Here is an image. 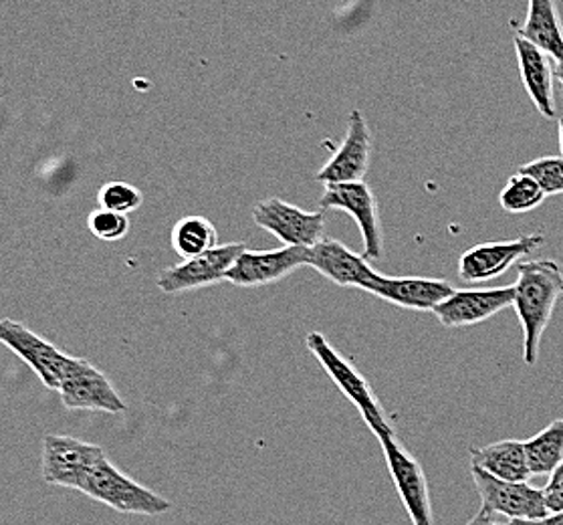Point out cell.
Returning <instances> with one entry per match:
<instances>
[{
  "mask_svg": "<svg viewBox=\"0 0 563 525\" xmlns=\"http://www.w3.org/2000/svg\"><path fill=\"white\" fill-rule=\"evenodd\" d=\"M563 295V267L558 261L539 259L517 267L514 307L523 330V360L538 364L539 346L553 309Z\"/></svg>",
  "mask_w": 563,
  "mask_h": 525,
  "instance_id": "cell-1",
  "label": "cell"
},
{
  "mask_svg": "<svg viewBox=\"0 0 563 525\" xmlns=\"http://www.w3.org/2000/svg\"><path fill=\"white\" fill-rule=\"evenodd\" d=\"M306 343L307 350L318 358L319 364L330 374L343 396L357 408V413L364 418L367 428L374 433V437L378 440L396 437L386 411L382 408L367 380L347 360H343L319 331L307 333Z\"/></svg>",
  "mask_w": 563,
  "mask_h": 525,
  "instance_id": "cell-2",
  "label": "cell"
},
{
  "mask_svg": "<svg viewBox=\"0 0 563 525\" xmlns=\"http://www.w3.org/2000/svg\"><path fill=\"white\" fill-rule=\"evenodd\" d=\"M81 493L118 513L159 515L172 510L170 501L159 497L152 489L140 485L132 477L122 473L111 464L108 457L89 473Z\"/></svg>",
  "mask_w": 563,
  "mask_h": 525,
  "instance_id": "cell-3",
  "label": "cell"
},
{
  "mask_svg": "<svg viewBox=\"0 0 563 525\" xmlns=\"http://www.w3.org/2000/svg\"><path fill=\"white\" fill-rule=\"evenodd\" d=\"M0 343L29 364L49 391L59 392L63 380L79 364V358L63 354L55 343L14 319H0Z\"/></svg>",
  "mask_w": 563,
  "mask_h": 525,
  "instance_id": "cell-4",
  "label": "cell"
},
{
  "mask_svg": "<svg viewBox=\"0 0 563 525\" xmlns=\"http://www.w3.org/2000/svg\"><path fill=\"white\" fill-rule=\"evenodd\" d=\"M106 459L98 445L75 439L69 435H47L43 439L41 469L45 483L55 488L81 491L89 473Z\"/></svg>",
  "mask_w": 563,
  "mask_h": 525,
  "instance_id": "cell-5",
  "label": "cell"
},
{
  "mask_svg": "<svg viewBox=\"0 0 563 525\" xmlns=\"http://www.w3.org/2000/svg\"><path fill=\"white\" fill-rule=\"evenodd\" d=\"M471 475L481 495L483 512L526 522L543 519L550 515L543 489L531 488L527 481H503L478 467H471Z\"/></svg>",
  "mask_w": 563,
  "mask_h": 525,
  "instance_id": "cell-6",
  "label": "cell"
},
{
  "mask_svg": "<svg viewBox=\"0 0 563 525\" xmlns=\"http://www.w3.org/2000/svg\"><path fill=\"white\" fill-rule=\"evenodd\" d=\"M246 251L245 243L217 244L202 255L184 259L178 265H172L158 275L159 292L176 295L192 289H202L224 282L234 261Z\"/></svg>",
  "mask_w": 563,
  "mask_h": 525,
  "instance_id": "cell-7",
  "label": "cell"
},
{
  "mask_svg": "<svg viewBox=\"0 0 563 525\" xmlns=\"http://www.w3.org/2000/svg\"><path fill=\"white\" fill-rule=\"evenodd\" d=\"M319 205L350 215L362 232L364 256L367 261H380L384 255V237L378 200L366 183L325 184Z\"/></svg>",
  "mask_w": 563,
  "mask_h": 525,
  "instance_id": "cell-8",
  "label": "cell"
},
{
  "mask_svg": "<svg viewBox=\"0 0 563 525\" xmlns=\"http://www.w3.org/2000/svg\"><path fill=\"white\" fill-rule=\"evenodd\" d=\"M253 220L263 231L275 234L285 247L309 249L323 241L325 232L323 210L307 212L282 198H267L257 203V207L253 208Z\"/></svg>",
  "mask_w": 563,
  "mask_h": 525,
  "instance_id": "cell-9",
  "label": "cell"
},
{
  "mask_svg": "<svg viewBox=\"0 0 563 525\" xmlns=\"http://www.w3.org/2000/svg\"><path fill=\"white\" fill-rule=\"evenodd\" d=\"M380 445L394 485L405 503L412 525H434L429 483L420 463L412 457V452L406 451L405 445L396 437L380 440Z\"/></svg>",
  "mask_w": 563,
  "mask_h": 525,
  "instance_id": "cell-10",
  "label": "cell"
},
{
  "mask_svg": "<svg viewBox=\"0 0 563 525\" xmlns=\"http://www.w3.org/2000/svg\"><path fill=\"white\" fill-rule=\"evenodd\" d=\"M543 244V234H523L514 241L475 244L459 259V277L466 283L497 280L511 270L521 256L531 255Z\"/></svg>",
  "mask_w": 563,
  "mask_h": 525,
  "instance_id": "cell-11",
  "label": "cell"
},
{
  "mask_svg": "<svg viewBox=\"0 0 563 525\" xmlns=\"http://www.w3.org/2000/svg\"><path fill=\"white\" fill-rule=\"evenodd\" d=\"M307 267H313L325 280L340 287H355L367 294L382 275L367 263L366 256L355 255L354 251H350L335 239H323L309 247Z\"/></svg>",
  "mask_w": 563,
  "mask_h": 525,
  "instance_id": "cell-12",
  "label": "cell"
},
{
  "mask_svg": "<svg viewBox=\"0 0 563 525\" xmlns=\"http://www.w3.org/2000/svg\"><path fill=\"white\" fill-rule=\"evenodd\" d=\"M59 396L67 411H93L108 415L128 411L122 396L111 386L110 379L86 358H79L74 372L63 380Z\"/></svg>",
  "mask_w": 563,
  "mask_h": 525,
  "instance_id": "cell-13",
  "label": "cell"
},
{
  "mask_svg": "<svg viewBox=\"0 0 563 525\" xmlns=\"http://www.w3.org/2000/svg\"><path fill=\"white\" fill-rule=\"evenodd\" d=\"M307 267V247H282L263 253L243 251L224 282L236 287H261L282 282L294 271Z\"/></svg>",
  "mask_w": 563,
  "mask_h": 525,
  "instance_id": "cell-14",
  "label": "cell"
},
{
  "mask_svg": "<svg viewBox=\"0 0 563 525\" xmlns=\"http://www.w3.org/2000/svg\"><path fill=\"white\" fill-rule=\"evenodd\" d=\"M372 156V134L360 110L350 113L342 146L328 164L316 174L323 184L364 183Z\"/></svg>",
  "mask_w": 563,
  "mask_h": 525,
  "instance_id": "cell-15",
  "label": "cell"
},
{
  "mask_svg": "<svg viewBox=\"0 0 563 525\" xmlns=\"http://www.w3.org/2000/svg\"><path fill=\"white\" fill-rule=\"evenodd\" d=\"M515 285L495 289H461L432 309L444 328H468L514 307Z\"/></svg>",
  "mask_w": 563,
  "mask_h": 525,
  "instance_id": "cell-16",
  "label": "cell"
},
{
  "mask_svg": "<svg viewBox=\"0 0 563 525\" xmlns=\"http://www.w3.org/2000/svg\"><path fill=\"white\" fill-rule=\"evenodd\" d=\"M369 294L380 297L393 306L402 307V309L432 311L444 299H449L454 294V289L446 280L380 275Z\"/></svg>",
  "mask_w": 563,
  "mask_h": 525,
  "instance_id": "cell-17",
  "label": "cell"
},
{
  "mask_svg": "<svg viewBox=\"0 0 563 525\" xmlns=\"http://www.w3.org/2000/svg\"><path fill=\"white\" fill-rule=\"evenodd\" d=\"M515 53H517V65L519 75L526 87L529 98L539 113L548 120L555 118V98H553V63L548 53L538 50L523 37H515Z\"/></svg>",
  "mask_w": 563,
  "mask_h": 525,
  "instance_id": "cell-18",
  "label": "cell"
},
{
  "mask_svg": "<svg viewBox=\"0 0 563 525\" xmlns=\"http://www.w3.org/2000/svg\"><path fill=\"white\" fill-rule=\"evenodd\" d=\"M471 467H478L485 473L503 481H527L531 469L527 463L526 442L521 440H499L487 447L471 449Z\"/></svg>",
  "mask_w": 563,
  "mask_h": 525,
  "instance_id": "cell-19",
  "label": "cell"
},
{
  "mask_svg": "<svg viewBox=\"0 0 563 525\" xmlns=\"http://www.w3.org/2000/svg\"><path fill=\"white\" fill-rule=\"evenodd\" d=\"M519 37L548 53L555 62L563 57V23L555 0H529L526 25Z\"/></svg>",
  "mask_w": 563,
  "mask_h": 525,
  "instance_id": "cell-20",
  "label": "cell"
},
{
  "mask_svg": "<svg viewBox=\"0 0 563 525\" xmlns=\"http://www.w3.org/2000/svg\"><path fill=\"white\" fill-rule=\"evenodd\" d=\"M526 452L531 475H551L563 461V418L526 440Z\"/></svg>",
  "mask_w": 563,
  "mask_h": 525,
  "instance_id": "cell-21",
  "label": "cell"
},
{
  "mask_svg": "<svg viewBox=\"0 0 563 525\" xmlns=\"http://www.w3.org/2000/svg\"><path fill=\"white\" fill-rule=\"evenodd\" d=\"M217 229L207 217H184L172 229L170 243L184 259L202 255L217 247Z\"/></svg>",
  "mask_w": 563,
  "mask_h": 525,
  "instance_id": "cell-22",
  "label": "cell"
},
{
  "mask_svg": "<svg viewBox=\"0 0 563 525\" xmlns=\"http://www.w3.org/2000/svg\"><path fill=\"white\" fill-rule=\"evenodd\" d=\"M545 198L548 195L531 176H527L523 172H517L503 186L499 203H501L503 210H507L511 215H523V212L538 208Z\"/></svg>",
  "mask_w": 563,
  "mask_h": 525,
  "instance_id": "cell-23",
  "label": "cell"
},
{
  "mask_svg": "<svg viewBox=\"0 0 563 525\" xmlns=\"http://www.w3.org/2000/svg\"><path fill=\"white\" fill-rule=\"evenodd\" d=\"M519 172L531 176L548 196L563 195V156H543L523 164Z\"/></svg>",
  "mask_w": 563,
  "mask_h": 525,
  "instance_id": "cell-24",
  "label": "cell"
},
{
  "mask_svg": "<svg viewBox=\"0 0 563 525\" xmlns=\"http://www.w3.org/2000/svg\"><path fill=\"white\" fill-rule=\"evenodd\" d=\"M99 208L113 210L120 215H130L144 203V195L134 184L128 183H108L101 186L98 193Z\"/></svg>",
  "mask_w": 563,
  "mask_h": 525,
  "instance_id": "cell-25",
  "label": "cell"
},
{
  "mask_svg": "<svg viewBox=\"0 0 563 525\" xmlns=\"http://www.w3.org/2000/svg\"><path fill=\"white\" fill-rule=\"evenodd\" d=\"M87 229L99 241L113 243V241H122L123 237L130 232V219L128 215L98 208L87 217Z\"/></svg>",
  "mask_w": 563,
  "mask_h": 525,
  "instance_id": "cell-26",
  "label": "cell"
},
{
  "mask_svg": "<svg viewBox=\"0 0 563 525\" xmlns=\"http://www.w3.org/2000/svg\"><path fill=\"white\" fill-rule=\"evenodd\" d=\"M543 497L551 513L563 512V461L551 473L550 481L543 489Z\"/></svg>",
  "mask_w": 563,
  "mask_h": 525,
  "instance_id": "cell-27",
  "label": "cell"
},
{
  "mask_svg": "<svg viewBox=\"0 0 563 525\" xmlns=\"http://www.w3.org/2000/svg\"><path fill=\"white\" fill-rule=\"evenodd\" d=\"M501 525H563V512L550 513L543 519H533V522H526V519H509L507 524Z\"/></svg>",
  "mask_w": 563,
  "mask_h": 525,
  "instance_id": "cell-28",
  "label": "cell"
},
{
  "mask_svg": "<svg viewBox=\"0 0 563 525\" xmlns=\"http://www.w3.org/2000/svg\"><path fill=\"white\" fill-rule=\"evenodd\" d=\"M466 525H501V524H499V522H497V519H495V517H493V515H489V513L483 512V510H481V512H478L477 515H475V517H473V519H471V522H468V524H466Z\"/></svg>",
  "mask_w": 563,
  "mask_h": 525,
  "instance_id": "cell-29",
  "label": "cell"
},
{
  "mask_svg": "<svg viewBox=\"0 0 563 525\" xmlns=\"http://www.w3.org/2000/svg\"><path fill=\"white\" fill-rule=\"evenodd\" d=\"M553 75H555V79L560 81V86H562L563 89V57L553 65Z\"/></svg>",
  "mask_w": 563,
  "mask_h": 525,
  "instance_id": "cell-30",
  "label": "cell"
},
{
  "mask_svg": "<svg viewBox=\"0 0 563 525\" xmlns=\"http://www.w3.org/2000/svg\"><path fill=\"white\" fill-rule=\"evenodd\" d=\"M560 150H562L563 156V116L560 118Z\"/></svg>",
  "mask_w": 563,
  "mask_h": 525,
  "instance_id": "cell-31",
  "label": "cell"
}]
</instances>
